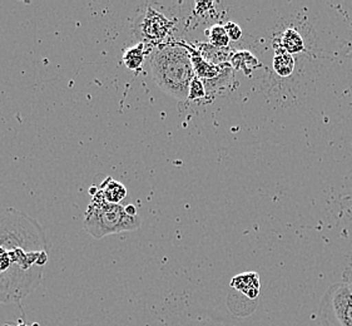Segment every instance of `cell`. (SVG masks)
Here are the masks:
<instances>
[{
  "mask_svg": "<svg viewBox=\"0 0 352 326\" xmlns=\"http://www.w3.org/2000/svg\"><path fill=\"white\" fill-rule=\"evenodd\" d=\"M0 246L12 268L0 275V303L15 304L41 285L48 261V239L39 221L13 207L0 208Z\"/></svg>",
  "mask_w": 352,
  "mask_h": 326,
  "instance_id": "1",
  "label": "cell"
},
{
  "mask_svg": "<svg viewBox=\"0 0 352 326\" xmlns=\"http://www.w3.org/2000/svg\"><path fill=\"white\" fill-rule=\"evenodd\" d=\"M151 69L157 85L178 100H188L190 80L195 78L190 52L179 44H166L153 50Z\"/></svg>",
  "mask_w": 352,
  "mask_h": 326,
  "instance_id": "2",
  "label": "cell"
},
{
  "mask_svg": "<svg viewBox=\"0 0 352 326\" xmlns=\"http://www.w3.org/2000/svg\"><path fill=\"white\" fill-rule=\"evenodd\" d=\"M92 201L85 213L83 225L94 239H103L108 235L135 231L142 225L140 216H131L126 206L111 204L100 196L97 186L89 188Z\"/></svg>",
  "mask_w": 352,
  "mask_h": 326,
  "instance_id": "3",
  "label": "cell"
},
{
  "mask_svg": "<svg viewBox=\"0 0 352 326\" xmlns=\"http://www.w3.org/2000/svg\"><path fill=\"white\" fill-rule=\"evenodd\" d=\"M321 326H352V292L345 283L332 285L318 307Z\"/></svg>",
  "mask_w": 352,
  "mask_h": 326,
  "instance_id": "4",
  "label": "cell"
},
{
  "mask_svg": "<svg viewBox=\"0 0 352 326\" xmlns=\"http://www.w3.org/2000/svg\"><path fill=\"white\" fill-rule=\"evenodd\" d=\"M172 23L155 9H148L135 21V34L141 43L162 42L168 36Z\"/></svg>",
  "mask_w": 352,
  "mask_h": 326,
  "instance_id": "5",
  "label": "cell"
},
{
  "mask_svg": "<svg viewBox=\"0 0 352 326\" xmlns=\"http://www.w3.org/2000/svg\"><path fill=\"white\" fill-rule=\"evenodd\" d=\"M231 286L247 298L254 300L260 294V277L256 272H242L233 277Z\"/></svg>",
  "mask_w": 352,
  "mask_h": 326,
  "instance_id": "6",
  "label": "cell"
},
{
  "mask_svg": "<svg viewBox=\"0 0 352 326\" xmlns=\"http://www.w3.org/2000/svg\"><path fill=\"white\" fill-rule=\"evenodd\" d=\"M98 191L100 196L111 204H120V201L126 199L128 195L127 187L113 177H107L99 184Z\"/></svg>",
  "mask_w": 352,
  "mask_h": 326,
  "instance_id": "7",
  "label": "cell"
},
{
  "mask_svg": "<svg viewBox=\"0 0 352 326\" xmlns=\"http://www.w3.org/2000/svg\"><path fill=\"white\" fill-rule=\"evenodd\" d=\"M190 59L193 64V71L196 73V77L198 78L212 80V79L219 77V73H221L219 67L206 61L201 54L190 52Z\"/></svg>",
  "mask_w": 352,
  "mask_h": 326,
  "instance_id": "8",
  "label": "cell"
},
{
  "mask_svg": "<svg viewBox=\"0 0 352 326\" xmlns=\"http://www.w3.org/2000/svg\"><path fill=\"white\" fill-rule=\"evenodd\" d=\"M280 44H281L282 50L287 52L291 56L302 53L305 50V42H303L302 36L297 32L296 29H286L282 33Z\"/></svg>",
  "mask_w": 352,
  "mask_h": 326,
  "instance_id": "9",
  "label": "cell"
},
{
  "mask_svg": "<svg viewBox=\"0 0 352 326\" xmlns=\"http://www.w3.org/2000/svg\"><path fill=\"white\" fill-rule=\"evenodd\" d=\"M274 69L282 78L289 77L295 71V58L281 48H277L274 57Z\"/></svg>",
  "mask_w": 352,
  "mask_h": 326,
  "instance_id": "10",
  "label": "cell"
},
{
  "mask_svg": "<svg viewBox=\"0 0 352 326\" xmlns=\"http://www.w3.org/2000/svg\"><path fill=\"white\" fill-rule=\"evenodd\" d=\"M144 43H138L137 45L128 48L123 54V63L129 71H137L144 62Z\"/></svg>",
  "mask_w": 352,
  "mask_h": 326,
  "instance_id": "11",
  "label": "cell"
},
{
  "mask_svg": "<svg viewBox=\"0 0 352 326\" xmlns=\"http://www.w3.org/2000/svg\"><path fill=\"white\" fill-rule=\"evenodd\" d=\"M231 63H232L233 68L234 69H241L242 72H245L246 74H250L251 71H254L257 65V59L248 52H239L233 56L231 59Z\"/></svg>",
  "mask_w": 352,
  "mask_h": 326,
  "instance_id": "12",
  "label": "cell"
},
{
  "mask_svg": "<svg viewBox=\"0 0 352 326\" xmlns=\"http://www.w3.org/2000/svg\"><path fill=\"white\" fill-rule=\"evenodd\" d=\"M208 38L211 41V44L216 48H226L230 44V38L227 36L225 25H213L210 32H208Z\"/></svg>",
  "mask_w": 352,
  "mask_h": 326,
  "instance_id": "13",
  "label": "cell"
},
{
  "mask_svg": "<svg viewBox=\"0 0 352 326\" xmlns=\"http://www.w3.org/2000/svg\"><path fill=\"white\" fill-rule=\"evenodd\" d=\"M206 94H207V92H206V85H204V80L195 76V78L190 80L188 100H201V98L206 97Z\"/></svg>",
  "mask_w": 352,
  "mask_h": 326,
  "instance_id": "14",
  "label": "cell"
},
{
  "mask_svg": "<svg viewBox=\"0 0 352 326\" xmlns=\"http://www.w3.org/2000/svg\"><path fill=\"white\" fill-rule=\"evenodd\" d=\"M225 29L230 41H232V42L240 41L241 36H242V29L239 24H236L233 21H227L225 24Z\"/></svg>",
  "mask_w": 352,
  "mask_h": 326,
  "instance_id": "15",
  "label": "cell"
},
{
  "mask_svg": "<svg viewBox=\"0 0 352 326\" xmlns=\"http://www.w3.org/2000/svg\"><path fill=\"white\" fill-rule=\"evenodd\" d=\"M344 283L349 286L352 292V265H350L344 272Z\"/></svg>",
  "mask_w": 352,
  "mask_h": 326,
  "instance_id": "16",
  "label": "cell"
},
{
  "mask_svg": "<svg viewBox=\"0 0 352 326\" xmlns=\"http://www.w3.org/2000/svg\"><path fill=\"white\" fill-rule=\"evenodd\" d=\"M126 211H127L128 215H131V216H138L137 208H135V206L134 205L126 206Z\"/></svg>",
  "mask_w": 352,
  "mask_h": 326,
  "instance_id": "17",
  "label": "cell"
}]
</instances>
